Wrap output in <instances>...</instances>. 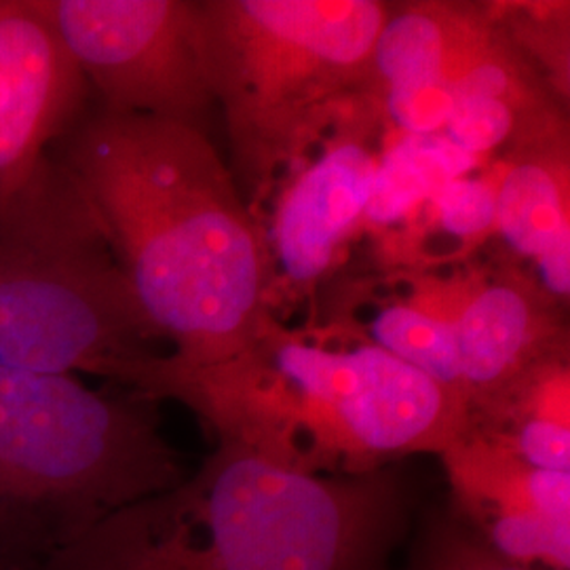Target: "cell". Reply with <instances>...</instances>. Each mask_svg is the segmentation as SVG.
<instances>
[{
  "label": "cell",
  "mask_w": 570,
  "mask_h": 570,
  "mask_svg": "<svg viewBox=\"0 0 570 570\" xmlns=\"http://www.w3.org/2000/svg\"><path fill=\"white\" fill-rule=\"evenodd\" d=\"M51 159L98 216L171 362L218 366L254 346L271 320V249L207 134L91 104Z\"/></svg>",
  "instance_id": "1"
},
{
  "label": "cell",
  "mask_w": 570,
  "mask_h": 570,
  "mask_svg": "<svg viewBox=\"0 0 570 570\" xmlns=\"http://www.w3.org/2000/svg\"><path fill=\"white\" fill-rule=\"evenodd\" d=\"M412 505L397 469L308 475L220 442L195 473L104 518L45 570H391Z\"/></svg>",
  "instance_id": "2"
},
{
  "label": "cell",
  "mask_w": 570,
  "mask_h": 570,
  "mask_svg": "<svg viewBox=\"0 0 570 570\" xmlns=\"http://www.w3.org/2000/svg\"><path fill=\"white\" fill-rule=\"evenodd\" d=\"M125 387L176 400L220 442L308 475H360L414 452L440 454L468 428L454 393L387 351L362 338L330 346L273 320L237 360L188 367L161 353Z\"/></svg>",
  "instance_id": "3"
},
{
  "label": "cell",
  "mask_w": 570,
  "mask_h": 570,
  "mask_svg": "<svg viewBox=\"0 0 570 570\" xmlns=\"http://www.w3.org/2000/svg\"><path fill=\"white\" fill-rule=\"evenodd\" d=\"M186 478L155 400L0 366V570H45L85 532Z\"/></svg>",
  "instance_id": "4"
},
{
  "label": "cell",
  "mask_w": 570,
  "mask_h": 570,
  "mask_svg": "<svg viewBox=\"0 0 570 570\" xmlns=\"http://www.w3.org/2000/svg\"><path fill=\"white\" fill-rule=\"evenodd\" d=\"M389 11L379 0H197L228 167L252 212L360 104Z\"/></svg>",
  "instance_id": "5"
},
{
  "label": "cell",
  "mask_w": 570,
  "mask_h": 570,
  "mask_svg": "<svg viewBox=\"0 0 570 570\" xmlns=\"http://www.w3.org/2000/svg\"><path fill=\"white\" fill-rule=\"evenodd\" d=\"M157 343L98 216L49 155L0 197V366L122 387Z\"/></svg>",
  "instance_id": "6"
},
{
  "label": "cell",
  "mask_w": 570,
  "mask_h": 570,
  "mask_svg": "<svg viewBox=\"0 0 570 570\" xmlns=\"http://www.w3.org/2000/svg\"><path fill=\"white\" fill-rule=\"evenodd\" d=\"M94 106L183 122L209 136L197 0H41Z\"/></svg>",
  "instance_id": "7"
},
{
  "label": "cell",
  "mask_w": 570,
  "mask_h": 570,
  "mask_svg": "<svg viewBox=\"0 0 570 570\" xmlns=\"http://www.w3.org/2000/svg\"><path fill=\"white\" fill-rule=\"evenodd\" d=\"M454 508L490 550L513 564L570 569V473L530 468L465 429L440 452Z\"/></svg>",
  "instance_id": "8"
},
{
  "label": "cell",
  "mask_w": 570,
  "mask_h": 570,
  "mask_svg": "<svg viewBox=\"0 0 570 570\" xmlns=\"http://www.w3.org/2000/svg\"><path fill=\"white\" fill-rule=\"evenodd\" d=\"M91 104L41 0H0V197L37 174Z\"/></svg>",
  "instance_id": "9"
},
{
  "label": "cell",
  "mask_w": 570,
  "mask_h": 570,
  "mask_svg": "<svg viewBox=\"0 0 570 570\" xmlns=\"http://www.w3.org/2000/svg\"><path fill=\"white\" fill-rule=\"evenodd\" d=\"M489 26V9L475 4H391L360 104L400 136L440 134L449 117L452 77Z\"/></svg>",
  "instance_id": "10"
},
{
  "label": "cell",
  "mask_w": 570,
  "mask_h": 570,
  "mask_svg": "<svg viewBox=\"0 0 570 570\" xmlns=\"http://www.w3.org/2000/svg\"><path fill=\"white\" fill-rule=\"evenodd\" d=\"M560 308L513 268L489 279L480 275L454 326L468 419L499 402L534 367L567 357Z\"/></svg>",
  "instance_id": "11"
},
{
  "label": "cell",
  "mask_w": 570,
  "mask_h": 570,
  "mask_svg": "<svg viewBox=\"0 0 570 570\" xmlns=\"http://www.w3.org/2000/svg\"><path fill=\"white\" fill-rule=\"evenodd\" d=\"M370 121L338 131L285 186L273 218V249L287 284L320 282L362 225L381 157L367 144Z\"/></svg>",
  "instance_id": "12"
},
{
  "label": "cell",
  "mask_w": 570,
  "mask_h": 570,
  "mask_svg": "<svg viewBox=\"0 0 570 570\" xmlns=\"http://www.w3.org/2000/svg\"><path fill=\"white\" fill-rule=\"evenodd\" d=\"M569 129L510 150L497 190V230L537 266L556 305L570 294Z\"/></svg>",
  "instance_id": "13"
},
{
  "label": "cell",
  "mask_w": 570,
  "mask_h": 570,
  "mask_svg": "<svg viewBox=\"0 0 570 570\" xmlns=\"http://www.w3.org/2000/svg\"><path fill=\"white\" fill-rule=\"evenodd\" d=\"M469 284L468 275L416 277L406 298L379 301L370 308L360 338L428 374L463 402L454 326L468 303Z\"/></svg>",
  "instance_id": "14"
},
{
  "label": "cell",
  "mask_w": 570,
  "mask_h": 570,
  "mask_svg": "<svg viewBox=\"0 0 570 570\" xmlns=\"http://www.w3.org/2000/svg\"><path fill=\"white\" fill-rule=\"evenodd\" d=\"M478 165L480 159L452 146L442 134L400 136L379 157L362 223L387 228L410 220L442 184L469 176Z\"/></svg>",
  "instance_id": "15"
},
{
  "label": "cell",
  "mask_w": 570,
  "mask_h": 570,
  "mask_svg": "<svg viewBox=\"0 0 570 570\" xmlns=\"http://www.w3.org/2000/svg\"><path fill=\"white\" fill-rule=\"evenodd\" d=\"M501 171L480 178H454L442 184L412 218L416 220L419 242L444 237L459 245V256L482 244L497 230V190Z\"/></svg>",
  "instance_id": "16"
},
{
  "label": "cell",
  "mask_w": 570,
  "mask_h": 570,
  "mask_svg": "<svg viewBox=\"0 0 570 570\" xmlns=\"http://www.w3.org/2000/svg\"><path fill=\"white\" fill-rule=\"evenodd\" d=\"M407 570H534L513 564L490 550L487 541L454 510L423 520Z\"/></svg>",
  "instance_id": "17"
},
{
  "label": "cell",
  "mask_w": 570,
  "mask_h": 570,
  "mask_svg": "<svg viewBox=\"0 0 570 570\" xmlns=\"http://www.w3.org/2000/svg\"><path fill=\"white\" fill-rule=\"evenodd\" d=\"M490 13V11H489ZM492 16V13H490ZM569 4H510L508 18L492 20L515 47L527 45L530 56H537L553 75V87L569 91Z\"/></svg>",
  "instance_id": "18"
}]
</instances>
